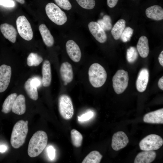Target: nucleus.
Listing matches in <instances>:
<instances>
[{"label":"nucleus","instance_id":"obj_16","mask_svg":"<svg viewBox=\"0 0 163 163\" xmlns=\"http://www.w3.org/2000/svg\"><path fill=\"white\" fill-rule=\"evenodd\" d=\"M0 29L3 35L6 39L12 43L15 42L17 32L13 26L7 23H4L0 25Z\"/></svg>","mask_w":163,"mask_h":163},{"label":"nucleus","instance_id":"obj_35","mask_svg":"<svg viewBox=\"0 0 163 163\" xmlns=\"http://www.w3.org/2000/svg\"><path fill=\"white\" fill-rule=\"evenodd\" d=\"M0 5L7 7H12L15 5L14 2L11 0H0Z\"/></svg>","mask_w":163,"mask_h":163},{"label":"nucleus","instance_id":"obj_11","mask_svg":"<svg viewBox=\"0 0 163 163\" xmlns=\"http://www.w3.org/2000/svg\"><path fill=\"white\" fill-rule=\"evenodd\" d=\"M89 30L95 39L100 43H105L107 40L105 31L97 22L91 21L88 24Z\"/></svg>","mask_w":163,"mask_h":163},{"label":"nucleus","instance_id":"obj_28","mask_svg":"<svg viewBox=\"0 0 163 163\" xmlns=\"http://www.w3.org/2000/svg\"><path fill=\"white\" fill-rule=\"evenodd\" d=\"M43 60L42 58L37 53H31L27 57V64L29 66H37Z\"/></svg>","mask_w":163,"mask_h":163},{"label":"nucleus","instance_id":"obj_30","mask_svg":"<svg viewBox=\"0 0 163 163\" xmlns=\"http://www.w3.org/2000/svg\"><path fill=\"white\" fill-rule=\"evenodd\" d=\"M138 53L136 48L130 46L127 49L126 51V58L128 62L130 63L134 62L137 59Z\"/></svg>","mask_w":163,"mask_h":163},{"label":"nucleus","instance_id":"obj_22","mask_svg":"<svg viewBox=\"0 0 163 163\" xmlns=\"http://www.w3.org/2000/svg\"><path fill=\"white\" fill-rule=\"evenodd\" d=\"M39 29L45 44L48 47L53 46L54 39L46 26L44 24H42L39 26Z\"/></svg>","mask_w":163,"mask_h":163},{"label":"nucleus","instance_id":"obj_37","mask_svg":"<svg viewBox=\"0 0 163 163\" xmlns=\"http://www.w3.org/2000/svg\"><path fill=\"white\" fill-rule=\"evenodd\" d=\"M119 0H107V5L110 8L114 7L117 4Z\"/></svg>","mask_w":163,"mask_h":163},{"label":"nucleus","instance_id":"obj_20","mask_svg":"<svg viewBox=\"0 0 163 163\" xmlns=\"http://www.w3.org/2000/svg\"><path fill=\"white\" fill-rule=\"evenodd\" d=\"M147 17L156 21L163 19V9L158 5H154L147 8L145 10Z\"/></svg>","mask_w":163,"mask_h":163},{"label":"nucleus","instance_id":"obj_36","mask_svg":"<svg viewBox=\"0 0 163 163\" xmlns=\"http://www.w3.org/2000/svg\"><path fill=\"white\" fill-rule=\"evenodd\" d=\"M47 153L49 158L51 160L54 159L55 156V150L51 146H49L47 149Z\"/></svg>","mask_w":163,"mask_h":163},{"label":"nucleus","instance_id":"obj_38","mask_svg":"<svg viewBox=\"0 0 163 163\" xmlns=\"http://www.w3.org/2000/svg\"><path fill=\"white\" fill-rule=\"evenodd\" d=\"M32 81L34 84L36 86L37 88L40 87L41 85V81L40 79L37 77H35L32 78Z\"/></svg>","mask_w":163,"mask_h":163},{"label":"nucleus","instance_id":"obj_6","mask_svg":"<svg viewBox=\"0 0 163 163\" xmlns=\"http://www.w3.org/2000/svg\"><path fill=\"white\" fill-rule=\"evenodd\" d=\"M128 81L127 72L123 69L118 70L112 78L113 86L115 92L117 94L123 92L128 86Z\"/></svg>","mask_w":163,"mask_h":163},{"label":"nucleus","instance_id":"obj_26","mask_svg":"<svg viewBox=\"0 0 163 163\" xmlns=\"http://www.w3.org/2000/svg\"><path fill=\"white\" fill-rule=\"evenodd\" d=\"M102 157V155L98 151H93L85 157L82 163H99Z\"/></svg>","mask_w":163,"mask_h":163},{"label":"nucleus","instance_id":"obj_3","mask_svg":"<svg viewBox=\"0 0 163 163\" xmlns=\"http://www.w3.org/2000/svg\"><path fill=\"white\" fill-rule=\"evenodd\" d=\"M89 80L91 85L96 88L102 86L105 83L107 73L104 68L97 63L91 64L88 71Z\"/></svg>","mask_w":163,"mask_h":163},{"label":"nucleus","instance_id":"obj_25","mask_svg":"<svg viewBox=\"0 0 163 163\" xmlns=\"http://www.w3.org/2000/svg\"><path fill=\"white\" fill-rule=\"evenodd\" d=\"M17 96V94L16 93H13L11 94L6 97L2 105V112L7 113L11 111Z\"/></svg>","mask_w":163,"mask_h":163},{"label":"nucleus","instance_id":"obj_4","mask_svg":"<svg viewBox=\"0 0 163 163\" xmlns=\"http://www.w3.org/2000/svg\"><path fill=\"white\" fill-rule=\"evenodd\" d=\"M45 11L49 18L57 25H63L67 21V18L65 13L53 3H49L46 5Z\"/></svg>","mask_w":163,"mask_h":163},{"label":"nucleus","instance_id":"obj_42","mask_svg":"<svg viewBox=\"0 0 163 163\" xmlns=\"http://www.w3.org/2000/svg\"><path fill=\"white\" fill-rule=\"evenodd\" d=\"M15 0L21 4H24L25 3L24 0Z\"/></svg>","mask_w":163,"mask_h":163},{"label":"nucleus","instance_id":"obj_9","mask_svg":"<svg viewBox=\"0 0 163 163\" xmlns=\"http://www.w3.org/2000/svg\"><path fill=\"white\" fill-rule=\"evenodd\" d=\"M11 75L10 66L3 64L0 66V93L6 90L10 82Z\"/></svg>","mask_w":163,"mask_h":163},{"label":"nucleus","instance_id":"obj_33","mask_svg":"<svg viewBox=\"0 0 163 163\" xmlns=\"http://www.w3.org/2000/svg\"><path fill=\"white\" fill-rule=\"evenodd\" d=\"M56 4L61 8L69 10L72 7V5L69 0H54Z\"/></svg>","mask_w":163,"mask_h":163},{"label":"nucleus","instance_id":"obj_23","mask_svg":"<svg viewBox=\"0 0 163 163\" xmlns=\"http://www.w3.org/2000/svg\"><path fill=\"white\" fill-rule=\"evenodd\" d=\"M24 87L27 94L30 98L34 101L38 99L37 88L33 82L32 78H29L26 81Z\"/></svg>","mask_w":163,"mask_h":163},{"label":"nucleus","instance_id":"obj_18","mask_svg":"<svg viewBox=\"0 0 163 163\" xmlns=\"http://www.w3.org/2000/svg\"><path fill=\"white\" fill-rule=\"evenodd\" d=\"M42 84L45 87L49 86L52 79L51 65L49 61L46 60L43 62L42 67Z\"/></svg>","mask_w":163,"mask_h":163},{"label":"nucleus","instance_id":"obj_10","mask_svg":"<svg viewBox=\"0 0 163 163\" xmlns=\"http://www.w3.org/2000/svg\"><path fill=\"white\" fill-rule=\"evenodd\" d=\"M129 141L128 137L124 132L118 131L114 133L112 136L111 146L114 150L118 151L125 147Z\"/></svg>","mask_w":163,"mask_h":163},{"label":"nucleus","instance_id":"obj_1","mask_svg":"<svg viewBox=\"0 0 163 163\" xmlns=\"http://www.w3.org/2000/svg\"><path fill=\"white\" fill-rule=\"evenodd\" d=\"M48 136L46 133L43 130L36 132L32 136L29 142L27 153L31 158L37 156L46 147Z\"/></svg>","mask_w":163,"mask_h":163},{"label":"nucleus","instance_id":"obj_34","mask_svg":"<svg viewBox=\"0 0 163 163\" xmlns=\"http://www.w3.org/2000/svg\"><path fill=\"white\" fill-rule=\"evenodd\" d=\"M93 113L89 111L82 115L80 117H78V120L80 121H84L90 119L93 116Z\"/></svg>","mask_w":163,"mask_h":163},{"label":"nucleus","instance_id":"obj_5","mask_svg":"<svg viewBox=\"0 0 163 163\" xmlns=\"http://www.w3.org/2000/svg\"><path fill=\"white\" fill-rule=\"evenodd\" d=\"M59 110L61 117L65 120H69L73 117L74 109L72 100L66 94L60 96L58 99Z\"/></svg>","mask_w":163,"mask_h":163},{"label":"nucleus","instance_id":"obj_17","mask_svg":"<svg viewBox=\"0 0 163 163\" xmlns=\"http://www.w3.org/2000/svg\"><path fill=\"white\" fill-rule=\"evenodd\" d=\"M156 153L153 150L143 151L136 156L134 163H150L155 159Z\"/></svg>","mask_w":163,"mask_h":163},{"label":"nucleus","instance_id":"obj_14","mask_svg":"<svg viewBox=\"0 0 163 163\" xmlns=\"http://www.w3.org/2000/svg\"><path fill=\"white\" fill-rule=\"evenodd\" d=\"M143 121L151 123H163V108L148 113L144 116Z\"/></svg>","mask_w":163,"mask_h":163},{"label":"nucleus","instance_id":"obj_31","mask_svg":"<svg viewBox=\"0 0 163 163\" xmlns=\"http://www.w3.org/2000/svg\"><path fill=\"white\" fill-rule=\"evenodd\" d=\"M78 4L82 8L90 10L93 9L95 5V0H76Z\"/></svg>","mask_w":163,"mask_h":163},{"label":"nucleus","instance_id":"obj_7","mask_svg":"<svg viewBox=\"0 0 163 163\" xmlns=\"http://www.w3.org/2000/svg\"><path fill=\"white\" fill-rule=\"evenodd\" d=\"M163 144V140L159 136L155 134L148 135L139 142L140 149L143 151L159 149Z\"/></svg>","mask_w":163,"mask_h":163},{"label":"nucleus","instance_id":"obj_15","mask_svg":"<svg viewBox=\"0 0 163 163\" xmlns=\"http://www.w3.org/2000/svg\"><path fill=\"white\" fill-rule=\"evenodd\" d=\"M61 78L65 84L71 82L73 78V73L71 65L68 62H63L60 69Z\"/></svg>","mask_w":163,"mask_h":163},{"label":"nucleus","instance_id":"obj_24","mask_svg":"<svg viewBox=\"0 0 163 163\" xmlns=\"http://www.w3.org/2000/svg\"><path fill=\"white\" fill-rule=\"evenodd\" d=\"M125 26L126 21L123 19H120L115 24L111 30V33L114 39L117 40L120 38Z\"/></svg>","mask_w":163,"mask_h":163},{"label":"nucleus","instance_id":"obj_27","mask_svg":"<svg viewBox=\"0 0 163 163\" xmlns=\"http://www.w3.org/2000/svg\"><path fill=\"white\" fill-rule=\"evenodd\" d=\"M70 133L72 142L73 146L77 148L80 147L83 138L82 134L74 129L71 130Z\"/></svg>","mask_w":163,"mask_h":163},{"label":"nucleus","instance_id":"obj_29","mask_svg":"<svg viewBox=\"0 0 163 163\" xmlns=\"http://www.w3.org/2000/svg\"><path fill=\"white\" fill-rule=\"evenodd\" d=\"M97 23L104 31L109 30L112 28L111 18L108 15H104L102 19L97 21Z\"/></svg>","mask_w":163,"mask_h":163},{"label":"nucleus","instance_id":"obj_8","mask_svg":"<svg viewBox=\"0 0 163 163\" xmlns=\"http://www.w3.org/2000/svg\"><path fill=\"white\" fill-rule=\"evenodd\" d=\"M16 24L18 33L20 36L25 40L29 41L33 37V34L30 24L24 15L17 19Z\"/></svg>","mask_w":163,"mask_h":163},{"label":"nucleus","instance_id":"obj_39","mask_svg":"<svg viewBox=\"0 0 163 163\" xmlns=\"http://www.w3.org/2000/svg\"><path fill=\"white\" fill-rule=\"evenodd\" d=\"M159 88L161 90H163V77H161L159 80L158 82Z\"/></svg>","mask_w":163,"mask_h":163},{"label":"nucleus","instance_id":"obj_2","mask_svg":"<svg viewBox=\"0 0 163 163\" xmlns=\"http://www.w3.org/2000/svg\"><path fill=\"white\" fill-rule=\"evenodd\" d=\"M28 121L21 120L14 125L11 133L10 142L14 149H18L22 146L25 142L28 132Z\"/></svg>","mask_w":163,"mask_h":163},{"label":"nucleus","instance_id":"obj_40","mask_svg":"<svg viewBox=\"0 0 163 163\" xmlns=\"http://www.w3.org/2000/svg\"><path fill=\"white\" fill-rule=\"evenodd\" d=\"M158 60L160 64L162 66H163V51H162L160 53L158 58Z\"/></svg>","mask_w":163,"mask_h":163},{"label":"nucleus","instance_id":"obj_32","mask_svg":"<svg viewBox=\"0 0 163 163\" xmlns=\"http://www.w3.org/2000/svg\"><path fill=\"white\" fill-rule=\"evenodd\" d=\"M133 29L129 27L125 28L120 37L121 40L124 42L129 41L133 35Z\"/></svg>","mask_w":163,"mask_h":163},{"label":"nucleus","instance_id":"obj_13","mask_svg":"<svg viewBox=\"0 0 163 163\" xmlns=\"http://www.w3.org/2000/svg\"><path fill=\"white\" fill-rule=\"evenodd\" d=\"M149 78V72L146 68H142L139 71L136 82L137 91L140 92L146 90Z\"/></svg>","mask_w":163,"mask_h":163},{"label":"nucleus","instance_id":"obj_19","mask_svg":"<svg viewBox=\"0 0 163 163\" xmlns=\"http://www.w3.org/2000/svg\"><path fill=\"white\" fill-rule=\"evenodd\" d=\"M25 98L24 95L20 94L17 96L13 104L12 112L18 115H22L25 112Z\"/></svg>","mask_w":163,"mask_h":163},{"label":"nucleus","instance_id":"obj_12","mask_svg":"<svg viewBox=\"0 0 163 163\" xmlns=\"http://www.w3.org/2000/svg\"><path fill=\"white\" fill-rule=\"evenodd\" d=\"M66 49L68 55L73 61L78 62L80 61L82 56L81 50L74 41H68L66 44Z\"/></svg>","mask_w":163,"mask_h":163},{"label":"nucleus","instance_id":"obj_43","mask_svg":"<svg viewBox=\"0 0 163 163\" xmlns=\"http://www.w3.org/2000/svg\"></svg>","mask_w":163,"mask_h":163},{"label":"nucleus","instance_id":"obj_21","mask_svg":"<svg viewBox=\"0 0 163 163\" xmlns=\"http://www.w3.org/2000/svg\"><path fill=\"white\" fill-rule=\"evenodd\" d=\"M137 49L139 55L143 58L146 57L149 52L148 40L145 36H141L138 40Z\"/></svg>","mask_w":163,"mask_h":163},{"label":"nucleus","instance_id":"obj_41","mask_svg":"<svg viewBox=\"0 0 163 163\" xmlns=\"http://www.w3.org/2000/svg\"><path fill=\"white\" fill-rule=\"evenodd\" d=\"M7 149L6 147L4 145H0V152H4Z\"/></svg>","mask_w":163,"mask_h":163}]
</instances>
